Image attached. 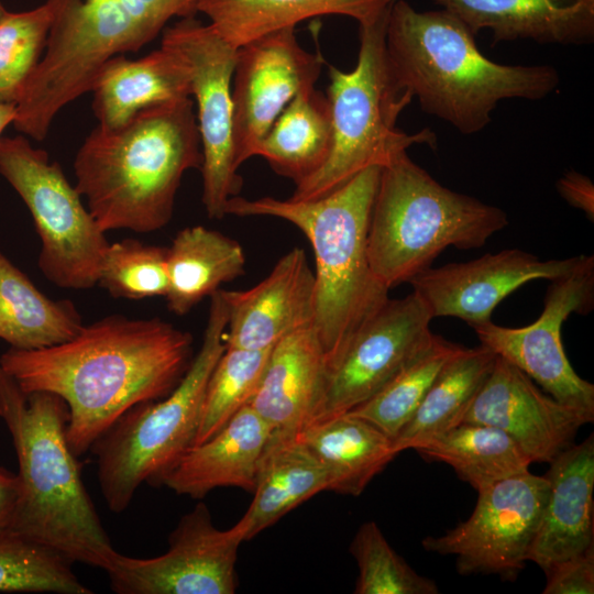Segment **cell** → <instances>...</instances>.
I'll return each instance as SVG.
<instances>
[{
    "label": "cell",
    "mask_w": 594,
    "mask_h": 594,
    "mask_svg": "<svg viewBox=\"0 0 594 594\" xmlns=\"http://www.w3.org/2000/svg\"><path fill=\"white\" fill-rule=\"evenodd\" d=\"M193 336L160 318L107 316L66 342L10 348L0 367L25 392L67 404L66 437L78 458L133 406L167 396L193 360Z\"/></svg>",
    "instance_id": "obj_1"
},
{
    "label": "cell",
    "mask_w": 594,
    "mask_h": 594,
    "mask_svg": "<svg viewBox=\"0 0 594 594\" xmlns=\"http://www.w3.org/2000/svg\"><path fill=\"white\" fill-rule=\"evenodd\" d=\"M190 98L140 111L117 129L97 125L74 160L75 187L103 232H153L172 219L184 174L201 168Z\"/></svg>",
    "instance_id": "obj_2"
},
{
    "label": "cell",
    "mask_w": 594,
    "mask_h": 594,
    "mask_svg": "<svg viewBox=\"0 0 594 594\" xmlns=\"http://www.w3.org/2000/svg\"><path fill=\"white\" fill-rule=\"evenodd\" d=\"M474 34L442 9L417 11L394 0L386 26V51L400 82L421 109L462 134L485 129L499 101L540 100L559 85L551 65H503L485 57Z\"/></svg>",
    "instance_id": "obj_3"
},
{
    "label": "cell",
    "mask_w": 594,
    "mask_h": 594,
    "mask_svg": "<svg viewBox=\"0 0 594 594\" xmlns=\"http://www.w3.org/2000/svg\"><path fill=\"white\" fill-rule=\"evenodd\" d=\"M0 419L19 462L20 497L9 530L58 551L73 563L106 571L118 551L68 444L65 400L50 392H23L0 367Z\"/></svg>",
    "instance_id": "obj_4"
},
{
    "label": "cell",
    "mask_w": 594,
    "mask_h": 594,
    "mask_svg": "<svg viewBox=\"0 0 594 594\" xmlns=\"http://www.w3.org/2000/svg\"><path fill=\"white\" fill-rule=\"evenodd\" d=\"M381 170V166L367 167L316 199L234 196L226 205V216H266L288 221L310 242L316 262L312 327L327 370L388 298V289L373 274L367 256V231Z\"/></svg>",
    "instance_id": "obj_5"
},
{
    "label": "cell",
    "mask_w": 594,
    "mask_h": 594,
    "mask_svg": "<svg viewBox=\"0 0 594 594\" xmlns=\"http://www.w3.org/2000/svg\"><path fill=\"white\" fill-rule=\"evenodd\" d=\"M507 224L503 209L442 186L406 152L381 170L367 231L370 266L389 290L429 268L447 248H481Z\"/></svg>",
    "instance_id": "obj_6"
},
{
    "label": "cell",
    "mask_w": 594,
    "mask_h": 594,
    "mask_svg": "<svg viewBox=\"0 0 594 594\" xmlns=\"http://www.w3.org/2000/svg\"><path fill=\"white\" fill-rule=\"evenodd\" d=\"M389 10L373 22L359 24L358 62L351 72L328 67L331 151L315 174L295 185L290 198L323 197L367 167L386 166L414 144L436 147L431 130L408 134L397 128L400 112L414 97L400 85L388 61L385 37Z\"/></svg>",
    "instance_id": "obj_7"
},
{
    "label": "cell",
    "mask_w": 594,
    "mask_h": 594,
    "mask_svg": "<svg viewBox=\"0 0 594 594\" xmlns=\"http://www.w3.org/2000/svg\"><path fill=\"white\" fill-rule=\"evenodd\" d=\"M227 326L228 308L218 289L210 296L201 345L176 387L161 399L127 410L91 446L111 512L122 513L143 483L162 485L193 447L208 380L226 350Z\"/></svg>",
    "instance_id": "obj_8"
},
{
    "label": "cell",
    "mask_w": 594,
    "mask_h": 594,
    "mask_svg": "<svg viewBox=\"0 0 594 594\" xmlns=\"http://www.w3.org/2000/svg\"><path fill=\"white\" fill-rule=\"evenodd\" d=\"M0 174L31 212L41 240L37 265L43 275L64 289L96 286L109 242L61 165L23 134L3 136Z\"/></svg>",
    "instance_id": "obj_9"
},
{
    "label": "cell",
    "mask_w": 594,
    "mask_h": 594,
    "mask_svg": "<svg viewBox=\"0 0 594 594\" xmlns=\"http://www.w3.org/2000/svg\"><path fill=\"white\" fill-rule=\"evenodd\" d=\"M161 45L180 56L188 68L202 150L201 200L210 219H221L228 200L238 196L243 184L232 143L231 82L238 48L195 15L165 28Z\"/></svg>",
    "instance_id": "obj_10"
},
{
    "label": "cell",
    "mask_w": 594,
    "mask_h": 594,
    "mask_svg": "<svg viewBox=\"0 0 594 594\" xmlns=\"http://www.w3.org/2000/svg\"><path fill=\"white\" fill-rule=\"evenodd\" d=\"M549 493L548 480L525 472L477 491L471 516L441 536L422 540L426 551L454 556L459 574L515 580L528 561Z\"/></svg>",
    "instance_id": "obj_11"
},
{
    "label": "cell",
    "mask_w": 594,
    "mask_h": 594,
    "mask_svg": "<svg viewBox=\"0 0 594 594\" xmlns=\"http://www.w3.org/2000/svg\"><path fill=\"white\" fill-rule=\"evenodd\" d=\"M539 318L521 328L492 321L472 327L481 345L513 364L562 404L594 413V385L579 376L565 354L561 331L573 312L594 306V256L582 254L568 274L553 280Z\"/></svg>",
    "instance_id": "obj_12"
},
{
    "label": "cell",
    "mask_w": 594,
    "mask_h": 594,
    "mask_svg": "<svg viewBox=\"0 0 594 594\" xmlns=\"http://www.w3.org/2000/svg\"><path fill=\"white\" fill-rule=\"evenodd\" d=\"M431 320L416 293L388 297L327 370L309 424L345 414L378 393L432 343L437 334L430 330Z\"/></svg>",
    "instance_id": "obj_13"
},
{
    "label": "cell",
    "mask_w": 594,
    "mask_h": 594,
    "mask_svg": "<svg viewBox=\"0 0 594 594\" xmlns=\"http://www.w3.org/2000/svg\"><path fill=\"white\" fill-rule=\"evenodd\" d=\"M243 541L240 521L218 529L208 507L197 503L170 532L165 553L139 559L118 552L105 572L118 594H233Z\"/></svg>",
    "instance_id": "obj_14"
},
{
    "label": "cell",
    "mask_w": 594,
    "mask_h": 594,
    "mask_svg": "<svg viewBox=\"0 0 594 594\" xmlns=\"http://www.w3.org/2000/svg\"><path fill=\"white\" fill-rule=\"evenodd\" d=\"M324 61L298 42L295 28H285L237 50L233 70L232 143L239 168L256 156L272 124L302 89L315 87Z\"/></svg>",
    "instance_id": "obj_15"
},
{
    "label": "cell",
    "mask_w": 594,
    "mask_h": 594,
    "mask_svg": "<svg viewBox=\"0 0 594 594\" xmlns=\"http://www.w3.org/2000/svg\"><path fill=\"white\" fill-rule=\"evenodd\" d=\"M199 0H66L47 46L69 70L94 76L111 57L136 52L173 18L196 15Z\"/></svg>",
    "instance_id": "obj_16"
},
{
    "label": "cell",
    "mask_w": 594,
    "mask_h": 594,
    "mask_svg": "<svg viewBox=\"0 0 594 594\" xmlns=\"http://www.w3.org/2000/svg\"><path fill=\"white\" fill-rule=\"evenodd\" d=\"M594 413L560 403L522 371L497 356L462 422L494 426L510 436L531 462L549 463L573 444Z\"/></svg>",
    "instance_id": "obj_17"
},
{
    "label": "cell",
    "mask_w": 594,
    "mask_h": 594,
    "mask_svg": "<svg viewBox=\"0 0 594 594\" xmlns=\"http://www.w3.org/2000/svg\"><path fill=\"white\" fill-rule=\"evenodd\" d=\"M580 257L543 261L529 252L509 249L468 262L430 266L408 283L432 318L455 317L474 327L492 321L496 306L521 285L565 275Z\"/></svg>",
    "instance_id": "obj_18"
},
{
    "label": "cell",
    "mask_w": 594,
    "mask_h": 594,
    "mask_svg": "<svg viewBox=\"0 0 594 594\" xmlns=\"http://www.w3.org/2000/svg\"><path fill=\"white\" fill-rule=\"evenodd\" d=\"M228 308L226 345L264 350L314 324L316 280L306 253L294 248L271 273L245 290H223Z\"/></svg>",
    "instance_id": "obj_19"
},
{
    "label": "cell",
    "mask_w": 594,
    "mask_h": 594,
    "mask_svg": "<svg viewBox=\"0 0 594 594\" xmlns=\"http://www.w3.org/2000/svg\"><path fill=\"white\" fill-rule=\"evenodd\" d=\"M544 474L548 498L528 552L542 570L594 546V437L571 444Z\"/></svg>",
    "instance_id": "obj_20"
},
{
    "label": "cell",
    "mask_w": 594,
    "mask_h": 594,
    "mask_svg": "<svg viewBox=\"0 0 594 594\" xmlns=\"http://www.w3.org/2000/svg\"><path fill=\"white\" fill-rule=\"evenodd\" d=\"M326 373V355L312 326L273 345L249 403L271 428V437H296L310 422Z\"/></svg>",
    "instance_id": "obj_21"
},
{
    "label": "cell",
    "mask_w": 594,
    "mask_h": 594,
    "mask_svg": "<svg viewBox=\"0 0 594 594\" xmlns=\"http://www.w3.org/2000/svg\"><path fill=\"white\" fill-rule=\"evenodd\" d=\"M268 425L250 406L207 441L190 447L166 474L162 485L178 495L201 499L218 487L253 492L263 452L271 439Z\"/></svg>",
    "instance_id": "obj_22"
},
{
    "label": "cell",
    "mask_w": 594,
    "mask_h": 594,
    "mask_svg": "<svg viewBox=\"0 0 594 594\" xmlns=\"http://www.w3.org/2000/svg\"><path fill=\"white\" fill-rule=\"evenodd\" d=\"M475 35L493 42L532 40L542 44H587L594 38V0H432Z\"/></svg>",
    "instance_id": "obj_23"
},
{
    "label": "cell",
    "mask_w": 594,
    "mask_h": 594,
    "mask_svg": "<svg viewBox=\"0 0 594 594\" xmlns=\"http://www.w3.org/2000/svg\"><path fill=\"white\" fill-rule=\"evenodd\" d=\"M90 91L98 125L117 129L146 108L190 98L191 86L185 62L161 45L134 61L123 54L111 57L99 69Z\"/></svg>",
    "instance_id": "obj_24"
},
{
    "label": "cell",
    "mask_w": 594,
    "mask_h": 594,
    "mask_svg": "<svg viewBox=\"0 0 594 594\" xmlns=\"http://www.w3.org/2000/svg\"><path fill=\"white\" fill-rule=\"evenodd\" d=\"M298 438L326 469L328 491L359 496L398 454L372 422L345 413L307 425Z\"/></svg>",
    "instance_id": "obj_25"
},
{
    "label": "cell",
    "mask_w": 594,
    "mask_h": 594,
    "mask_svg": "<svg viewBox=\"0 0 594 594\" xmlns=\"http://www.w3.org/2000/svg\"><path fill=\"white\" fill-rule=\"evenodd\" d=\"M394 0H199L197 11L231 46L242 45L272 32L295 28L319 15H345L359 24L375 21Z\"/></svg>",
    "instance_id": "obj_26"
},
{
    "label": "cell",
    "mask_w": 594,
    "mask_h": 594,
    "mask_svg": "<svg viewBox=\"0 0 594 594\" xmlns=\"http://www.w3.org/2000/svg\"><path fill=\"white\" fill-rule=\"evenodd\" d=\"M322 491H328L326 469L298 436L271 437L260 461L254 497L239 520L245 540Z\"/></svg>",
    "instance_id": "obj_27"
},
{
    "label": "cell",
    "mask_w": 594,
    "mask_h": 594,
    "mask_svg": "<svg viewBox=\"0 0 594 594\" xmlns=\"http://www.w3.org/2000/svg\"><path fill=\"white\" fill-rule=\"evenodd\" d=\"M245 254L238 241L202 226L180 230L167 248L168 309L177 316L190 311L243 275Z\"/></svg>",
    "instance_id": "obj_28"
},
{
    "label": "cell",
    "mask_w": 594,
    "mask_h": 594,
    "mask_svg": "<svg viewBox=\"0 0 594 594\" xmlns=\"http://www.w3.org/2000/svg\"><path fill=\"white\" fill-rule=\"evenodd\" d=\"M332 145L328 98L315 87L300 90L276 118L261 141L256 156L295 185L315 174Z\"/></svg>",
    "instance_id": "obj_29"
},
{
    "label": "cell",
    "mask_w": 594,
    "mask_h": 594,
    "mask_svg": "<svg viewBox=\"0 0 594 594\" xmlns=\"http://www.w3.org/2000/svg\"><path fill=\"white\" fill-rule=\"evenodd\" d=\"M82 327L72 301L48 298L0 251V339L35 350L66 342Z\"/></svg>",
    "instance_id": "obj_30"
},
{
    "label": "cell",
    "mask_w": 594,
    "mask_h": 594,
    "mask_svg": "<svg viewBox=\"0 0 594 594\" xmlns=\"http://www.w3.org/2000/svg\"><path fill=\"white\" fill-rule=\"evenodd\" d=\"M442 462L476 491L529 471L532 463L505 431L486 424L461 422L414 449Z\"/></svg>",
    "instance_id": "obj_31"
},
{
    "label": "cell",
    "mask_w": 594,
    "mask_h": 594,
    "mask_svg": "<svg viewBox=\"0 0 594 594\" xmlns=\"http://www.w3.org/2000/svg\"><path fill=\"white\" fill-rule=\"evenodd\" d=\"M497 355L484 345L463 348L439 373L421 404L393 439L399 453L460 425Z\"/></svg>",
    "instance_id": "obj_32"
},
{
    "label": "cell",
    "mask_w": 594,
    "mask_h": 594,
    "mask_svg": "<svg viewBox=\"0 0 594 594\" xmlns=\"http://www.w3.org/2000/svg\"><path fill=\"white\" fill-rule=\"evenodd\" d=\"M462 349L436 336L432 343L378 393L348 413L372 422L393 440L415 414L446 364Z\"/></svg>",
    "instance_id": "obj_33"
},
{
    "label": "cell",
    "mask_w": 594,
    "mask_h": 594,
    "mask_svg": "<svg viewBox=\"0 0 594 594\" xmlns=\"http://www.w3.org/2000/svg\"><path fill=\"white\" fill-rule=\"evenodd\" d=\"M272 348L246 350L226 345L206 386L193 446L213 437L241 408L249 405L261 382Z\"/></svg>",
    "instance_id": "obj_34"
},
{
    "label": "cell",
    "mask_w": 594,
    "mask_h": 594,
    "mask_svg": "<svg viewBox=\"0 0 594 594\" xmlns=\"http://www.w3.org/2000/svg\"><path fill=\"white\" fill-rule=\"evenodd\" d=\"M66 0L9 12L0 19V102L19 101L46 47L54 21Z\"/></svg>",
    "instance_id": "obj_35"
},
{
    "label": "cell",
    "mask_w": 594,
    "mask_h": 594,
    "mask_svg": "<svg viewBox=\"0 0 594 594\" xmlns=\"http://www.w3.org/2000/svg\"><path fill=\"white\" fill-rule=\"evenodd\" d=\"M58 551L10 530L0 532V592L92 594Z\"/></svg>",
    "instance_id": "obj_36"
},
{
    "label": "cell",
    "mask_w": 594,
    "mask_h": 594,
    "mask_svg": "<svg viewBox=\"0 0 594 594\" xmlns=\"http://www.w3.org/2000/svg\"><path fill=\"white\" fill-rule=\"evenodd\" d=\"M350 553L358 565L355 594H437V584L417 573L391 547L375 521L363 522Z\"/></svg>",
    "instance_id": "obj_37"
},
{
    "label": "cell",
    "mask_w": 594,
    "mask_h": 594,
    "mask_svg": "<svg viewBox=\"0 0 594 594\" xmlns=\"http://www.w3.org/2000/svg\"><path fill=\"white\" fill-rule=\"evenodd\" d=\"M97 285L114 298L165 297L168 290L167 248L135 239L109 243Z\"/></svg>",
    "instance_id": "obj_38"
},
{
    "label": "cell",
    "mask_w": 594,
    "mask_h": 594,
    "mask_svg": "<svg viewBox=\"0 0 594 594\" xmlns=\"http://www.w3.org/2000/svg\"><path fill=\"white\" fill-rule=\"evenodd\" d=\"M547 582L543 594H593L594 546L543 570Z\"/></svg>",
    "instance_id": "obj_39"
},
{
    "label": "cell",
    "mask_w": 594,
    "mask_h": 594,
    "mask_svg": "<svg viewBox=\"0 0 594 594\" xmlns=\"http://www.w3.org/2000/svg\"><path fill=\"white\" fill-rule=\"evenodd\" d=\"M562 198L572 207L594 219V186L588 177L575 170L568 172L557 184Z\"/></svg>",
    "instance_id": "obj_40"
},
{
    "label": "cell",
    "mask_w": 594,
    "mask_h": 594,
    "mask_svg": "<svg viewBox=\"0 0 594 594\" xmlns=\"http://www.w3.org/2000/svg\"><path fill=\"white\" fill-rule=\"evenodd\" d=\"M20 497L18 474L0 468V532L9 530Z\"/></svg>",
    "instance_id": "obj_41"
},
{
    "label": "cell",
    "mask_w": 594,
    "mask_h": 594,
    "mask_svg": "<svg viewBox=\"0 0 594 594\" xmlns=\"http://www.w3.org/2000/svg\"><path fill=\"white\" fill-rule=\"evenodd\" d=\"M16 116L15 103H1L0 102V143L3 139L2 133L13 123Z\"/></svg>",
    "instance_id": "obj_42"
},
{
    "label": "cell",
    "mask_w": 594,
    "mask_h": 594,
    "mask_svg": "<svg viewBox=\"0 0 594 594\" xmlns=\"http://www.w3.org/2000/svg\"><path fill=\"white\" fill-rule=\"evenodd\" d=\"M6 12H7L6 8L0 2V19L6 14Z\"/></svg>",
    "instance_id": "obj_43"
}]
</instances>
